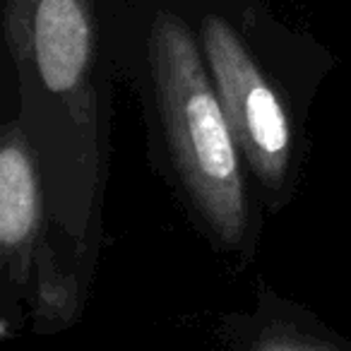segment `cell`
Segmentation results:
<instances>
[{"label":"cell","instance_id":"6da1fadb","mask_svg":"<svg viewBox=\"0 0 351 351\" xmlns=\"http://www.w3.org/2000/svg\"><path fill=\"white\" fill-rule=\"evenodd\" d=\"M5 104L39 159L51 239L84 291L104 245L113 154L116 0H5Z\"/></svg>","mask_w":351,"mask_h":351},{"label":"cell","instance_id":"7a4b0ae2","mask_svg":"<svg viewBox=\"0 0 351 351\" xmlns=\"http://www.w3.org/2000/svg\"><path fill=\"white\" fill-rule=\"evenodd\" d=\"M116 60L140 99L152 169L212 253L245 269L269 215L176 0H116Z\"/></svg>","mask_w":351,"mask_h":351},{"label":"cell","instance_id":"3957f363","mask_svg":"<svg viewBox=\"0 0 351 351\" xmlns=\"http://www.w3.org/2000/svg\"><path fill=\"white\" fill-rule=\"evenodd\" d=\"M274 0H176L210 68L260 202L277 217L296 200L311 156V108L337 60Z\"/></svg>","mask_w":351,"mask_h":351},{"label":"cell","instance_id":"277c9868","mask_svg":"<svg viewBox=\"0 0 351 351\" xmlns=\"http://www.w3.org/2000/svg\"><path fill=\"white\" fill-rule=\"evenodd\" d=\"M89 293L70 274L51 239L44 173L25 125L5 104L0 128V332L32 320L39 335L63 332L82 315Z\"/></svg>","mask_w":351,"mask_h":351},{"label":"cell","instance_id":"5b68a950","mask_svg":"<svg viewBox=\"0 0 351 351\" xmlns=\"http://www.w3.org/2000/svg\"><path fill=\"white\" fill-rule=\"evenodd\" d=\"M215 337L241 351H351V339L263 279L255 287L253 311L226 313L217 322Z\"/></svg>","mask_w":351,"mask_h":351},{"label":"cell","instance_id":"8992f818","mask_svg":"<svg viewBox=\"0 0 351 351\" xmlns=\"http://www.w3.org/2000/svg\"><path fill=\"white\" fill-rule=\"evenodd\" d=\"M344 3H349V5H351V0H344Z\"/></svg>","mask_w":351,"mask_h":351}]
</instances>
